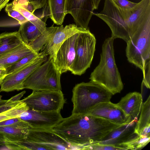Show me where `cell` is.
<instances>
[{"label":"cell","instance_id":"6da1fadb","mask_svg":"<svg viewBox=\"0 0 150 150\" xmlns=\"http://www.w3.org/2000/svg\"><path fill=\"white\" fill-rule=\"evenodd\" d=\"M122 125L89 114H71L51 129L78 150H83L86 146L100 142Z\"/></svg>","mask_w":150,"mask_h":150},{"label":"cell","instance_id":"7a4b0ae2","mask_svg":"<svg viewBox=\"0 0 150 150\" xmlns=\"http://www.w3.org/2000/svg\"><path fill=\"white\" fill-rule=\"evenodd\" d=\"M114 40L111 37L104 41L99 63L91 73L89 78L90 81L101 86L112 95L120 93L123 88L115 59Z\"/></svg>","mask_w":150,"mask_h":150},{"label":"cell","instance_id":"3957f363","mask_svg":"<svg viewBox=\"0 0 150 150\" xmlns=\"http://www.w3.org/2000/svg\"><path fill=\"white\" fill-rule=\"evenodd\" d=\"M112 95L101 86L91 82L78 83L72 90V114H87L95 105L110 101Z\"/></svg>","mask_w":150,"mask_h":150},{"label":"cell","instance_id":"277c9868","mask_svg":"<svg viewBox=\"0 0 150 150\" xmlns=\"http://www.w3.org/2000/svg\"><path fill=\"white\" fill-rule=\"evenodd\" d=\"M126 43L127 60L143 72L144 66L150 62V18L138 28Z\"/></svg>","mask_w":150,"mask_h":150},{"label":"cell","instance_id":"5b68a950","mask_svg":"<svg viewBox=\"0 0 150 150\" xmlns=\"http://www.w3.org/2000/svg\"><path fill=\"white\" fill-rule=\"evenodd\" d=\"M61 75L53 59L48 57L25 81L24 88L33 91H61Z\"/></svg>","mask_w":150,"mask_h":150},{"label":"cell","instance_id":"8992f818","mask_svg":"<svg viewBox=\"0 0 150 150\" xmlns=\"http://www.w3.org/2000/svg\"><path fill=\"white\" fill-rule=\"evenodd\" d=\"M109 26L111 37L114 39H122L127 42L130 39L127 18L124 8L117 6L112 0H105L103 10L99 13H93Z\"/></svg>","mask_w":150,"mask_h":150},{"label":"cell","instance_id":"52a82bcc","mask_svg":"<svg viewBox=\"0 0 150 150\" xmlns=\"http://www.w3.org/2000/svg\"><path fill=\"white\" fill-rule=\"evenodd\" d=\"M96 39L89 28L79 33L75 48L74 60L70 71L80 76L90 67L94 52Z\"/></svg>","mask_w":150,"mask_h":150},{"label":"cell","instance_id":"ba28073f","mask_svg":"<svg viewBox=\"0 0 150 150\" xmlns=\"http://www.w3.org/2000/svg\"><path fill=\"white\" fill-rule=\"evenodd\" d=\"M22 100L29 109L44 112L60 111L66 102L62 91H33Z\"/></svg>","mask_w":150,"mask_h":150},{"label":"cell","instance_id":"9c48e42d","mask_svg":"<svg viewBox=\"0 0 150 150\" xmlns=\"http://www.w3.org/2000/svg\"><path fill=\"white\" fill-rule=\"evenodd\" d=\"M30 63L16 71L7 75L0 85V92L19 91L24 89L23 83L28 76L48 59L43 52Z\"/></svg>","mask_w":150,"mask_h":150},{"label":"cell","instance_id":"30bf717a","mask_svg":"<svg viewBox=\"0 0 150 150\" xmlns=\"http://www.w3.org/2000/svg\"><path fill=\"white\" fill-rule=\"evenodd\" d=\"M25 139L45 150H78L51 129L31 128Z\"/></svg>","mask_w":150,"mask_h":150},{"label":"cell","instance_id":"8fae6325","mask_svg":"<svg viewBox=\"0 0 150 150\" xmlns=\"http://www.w3.org/2000/svg\"><path fill=\"white\" fill-rule=\"evenodd\" d=\"M86 29L78 26L75 24H70L64 27L53 26L51 35L41 51L48 57L55 59L57 53L62 43L68 38L74 34Z\"/></svg>","mask_w":150,"mask_h":150},{"label":"cell","instance_id":"7c38bea8","mask_svg":"<svg viewBox=\"0 0 150 150\" xmlns=\"http://www.w3.org/2000/svg\"><path fill=\"white\" fill-rule=\"evenodd\" d=\"M19 117L28 122L31 128L43 129H52L63 119L60 111L44 112L30 109L22 113Z\"/></svg>","mask_w":150,"mask_h":150},{"label":"cell","instance_id":"4fadbf2b","mask_svg":"<svg viewBox=\"0 0 150 150\" xmlns=\"http://www.w3.org/2000/svg\"><path fill=\"white\" fill-rule=\"evenodd\" d=\"M67 14H70L76 25L87 29L94 10L92 0H66Z\"/></svg>","mask_w":150,"mask_h":150},{"label":"cell","instance_id":"5bb4252c","mask_svg":"<svg viewBox=\"0 0 150 150\" xmlns=\"http://www.w3.org/2000/svg\"><path fill=\"white\" fill-rule=\"evenodd\" d=\"M87 114L104 118L117 124L123 125L132 119L116 104L110 101L100 103L92 107Z\"/></svg>","mask_w":150,"mask_h":150},{"label":"cell","instance_id":"9a60e30c","mask_svg":"<svg viewBox=\"0 0 150 150\" xmlns=\"http://www.w3.org/2000/svg\"><path fill=\"white\" fill-rule=\"evenodd\" d=\"M79 33L65 40L57 53L53 62L61 74L71 69L75 59L76 40Z\"/></svg>","mask_w":150,"mask_h":150},{"label":"cell","instance_id":"2e32d148","mask_svg":"<svg viewBox=\"0 0 150 150\" xmlns=\"http://www.w3.org/2000/svg\"><path fill=\"white\" fill-rule=\"evenodd\" d=\"M137 121L138 119H132L129 123L119 127L98 143L121 148L122 145L130 142L139 136L135 132Z\"/></svg>","mask_w":150,"mask_h":150},{"label":"cell","instance_id":"e0dca14e","mask_svg":"<svg viewBox=\"0 0 150 150\" xmlns=\"http://www.w3.org/2000/svg\"><path fill=\"white\" fill-rule=\"evenodd\" d=\"M142 103L141 94L134 92L127 94L116 104L132 119H138Z\"/></svg>","mask_w":150,"mask_h":150},{"label":"cell","instance_id":"ac0fdd59","mask_svg":"<svg viewBox=\"0 0 150 150\" xmlns=\"http://www.w3.org/2000/svg\"><path fill=\"white\" fill-rule=\"evenodd\" d=\"M30 127L0 126V145L6 141L16 142L26 138Z\"/></svg>","mask_w":150,"mask_h":150},{"label":"cell","instance_id":"d6986e66","mask_svg":"<svg viewBox=\"0 0 150 150\" xmlns=\"http://www.w3.org/2000/svg\"><path fill=\"white\" fill-rule=\"evenodd\" d=\"M34 52H35L29 45L23 43L1 56L0 63L4 65L6 69L21 58Z\"/></svg>","mask_w":150,"mask_h":150},{"label":"cell","instance_id":"ffe728a7","mask_svg":"<svg viewBox=\"0 0 150 150\" xmlns=\"http://www.w3.org/2000/svg\"><path fill=\"white\" fill-rule=\"evenodd\" d=\"M66 4V0H47V2L49 17L57 25H62L67 14Z\"/></svg>","mask_w":150,"mask_h":150},{"label":"cell","instance_id":"44dd1931","mask_svg":"<svg viewBox=\"0 0 150 150\" xmlns=\"http://www.w3.org/2000/svg\"><path fill=\"white\" fill-rule=\"evenodd\" d=\"M45 29L28 21L20 25L18 31L23 41L29 46L40 36Z\"/></svg>","mask_w":150,"mask_h":150},{"label":"cell","instance_id":"7402d4cb","mask_svg":"<svg viewBox=\"0 0 150 150\" xmlns=\"http://www.w3.org/2000/svg\"><path fill=\"white\" fill-rule=\"evenodd\" d=\"M23 43L18 31L0 34V57Z\"/></svg>","mask_w":150,"mask_h":150},{"label":"cell","instance_id":"603a6c76","mask_svg":"<svg viewBox=\"0 0 150 150\" xmlns=\"http://www.w3.org/2000/svg\"><path fill=\"white\" fill-rule=\"evenodd\" d=\"M141 114L137 121L135 132L139 135L144 129L150 125V96L142 105Z\"/></svg>","mask_w":150,"mask_h":150},{"label":"cell","instance_id":"cb8c5ba5","mask_svg":"<svg viewBox=\"0 0 150 150\" xmlns=\"http://www.w3.org/2000/svg\"><path fill=\"white\" fill-rule=\"evenodd\" d=\"M29 109L22 100V101L16 106L0 113V122L13 118L19 117L22 113Z\"/></svg>","mask_w":150,"mask_h":150},{"label":"cell","instance_id":"d4e9b609","mask_svg":"<svg viewBox=\"0 0 150 150\" xmlns=\"http://www.w3.org/2000/svg\"><path fill=\"white\" fill-rule=\"evenodd\" d=\"M40 54V52H34L21 58L6 69L7 75L13 73L25 66L37 58Z\"/></svg>","mask_w":150,"mask_h":150},{"label":"cell","instance_id":"484cf974","mask_svg":"<svg viewBox=\"0 0 150 150\" xmlns=\"http://www.w3.org/2000/svg\"><path fill=\"white\" fill-rule=\"evenodd\" d=\"M53 25L46 28L45 30L29 46L35 52H39L45 45L51 35Z\"/></svg>","mask_w":150,"mask_h":150},{"label":"cell","instance_id":"4316f807","mask_svg":"<svg viewBox=\"0 0 150 150\" xmlns=\"http://www.w3.org/2000/svg\"><path fill=\"white\" fill-rule=\"evenodd\" d=\"M13 3L14 9L19 12L28 21L39 27L44 28H46V22L40 18L38 17L33 13L28 11L19 5L13 2Z\"/></svg>","mask_w":150,"mask_h":150},{"label":"cell","instance_id":"83f0119b","mask_svg":"<svg viewBox=\"0 0 150 150\" xmlns=\"http://www.w3.org/2000/svg\"><path fill=\"white\" fill-rule=\"evenodd\" d=\"M25 91H23L13 96L8 100L0 99V113L11 108L20 103V100L24 94Z\"/></svg>","mask_w":150,"mask_h":150},{"label":"cell","instance_id":"f1b7e54d","mask_svg":"<svg viewBox=\"0 0 150 150\" xmlns=\"http://www.w3.org/2000/svg\"><path fill=\"white\" fill-rule=\"evenodd\" d=\"M150 137H144L139 135L129 142L126 143L122 147L127 150H140L145 147L150 142Z\"/></svg>","mask_w":150,"mask_h":150},{"label":"cell","instance_id":"f546056e","mask_svg":"<svg viewBox=\"0 0 150 150\" xmlns=\"http://www.w3.org/2000/svg\"><path fill=\"white\" fill-rule=\"evenodd\" d=\"M5 11L8 16L16 20L20 25L28 21L19 12L14 9L13 2L6 5L5 8Z\"/></svg>","mask_w":150,"mask_h":150},{"label":"cell","instance_id":"4dcf8cb0","mask_svg":"<svg viewBox=\"0 0 150 150\" xmlns=\"http://www.w3.org/2000/svg\"><path fill=\"white\" fill-rule=\"evenodd\" d=\"M12 126L23 127H30L31 126L27 122L16 117L0 122V126Z\"/></svg>","mask_w":150,"mask_h":150},{"label":"cell","instance_id":"1f68e13d","mask_svg":"<svg viewBox=\"0 0 150 150\" xmlns=\"http://www.w3.org/2000/svg\"><path fill=\"white\" fill-rule=\"evenodd\" d=\"M83 150H125L123 148L114 146L100 144L98 143L93 144L83 147Z\"/></svg>","mask_w":150,"mask_h":150},{"label":"cell","instance_id":"d6a6232c","mask_svg":"<svg viewBox=\"0 0 150 150\" xmlns=\"http://www.w3.org/2000/svg\"><path fill=\"white\" fill-rule=\"evenodd\" d=\"M112 0L118 7L127 9H130L133 8L137 4L130 1L128 0Z\"/></svg>","mask_w":150,"mask_h":150},{"label":"cell","instance_id":"836d02e7","mask_svg":"<svg viewBox=\"0 0 150 150\" xmlns=\"http://www.w3.org/2000/svg\"><path fill=\"white\" fill-rule=\"evenodd\" d=\"M37 9L44 7L46 5L47 0H29Z\"/></svg>","mask_w":150,"mask_h":150},{"label":"cell","instance_id":"e575fe53","mask_svg":"<svg viewBox=\"0 0 150 150\" xmlns=\"http://www.w3.org/2000/svg\"><path fill=\"white\" fill-rule=\"evenodd\" d=\"M7 75L6 69H0V85Z\"/></svg>","mask_w":150,"mask_h":150},{"label":"cell","instance_id":"d590c367","mask_svg":"<svg viewBox=\"0 0 150 150\" xmlns=\"http://www.w3.org/2000/svg\"><path fill=\"white\" fill-rule=\"evenodd\" d=\"M10 0H0V12L6 6Z\"/></svg>","mask_w":150,"mask_h":150},{"label":"cell","instance_id":"8d00e7d4","mask_svg":"<svg viewBox=\"0 0 150 150\" xmlns=\"http://www.w3.org/2000/svg\"><path fill=\"white\" fill-rule=\"evenodd\" d=\"M101 0H92L94 9H98L100 2Z\"/></svg>","mask_w":150,"mask_h":150},{"label":"cell","instance_id":"74e56055","mask_svg":"<svg viewBox=\"0 0 150 150\" xmlns=\"http://www.w3.org/2000/svg\"><path fill=\"white\" fill-rule=\"evenodd\" d=\"M0 69H6L5 66L2 64L0 63Z\"/></svg>","mask_w":150,"mask_h":150},{"label":"cell","instance_id":"f35d334b","mask_svg":"<svg viewBox=\"0 0 150 150\" xmlns=\"http://www.w3.org/2000/svg\"><path fill=\"white\" fill-rule=\"evenodd\" d=\"M2 96L0 95V99H1Z\"/></svg>","mask_w":150,"mask_h":150}]
</instances>
